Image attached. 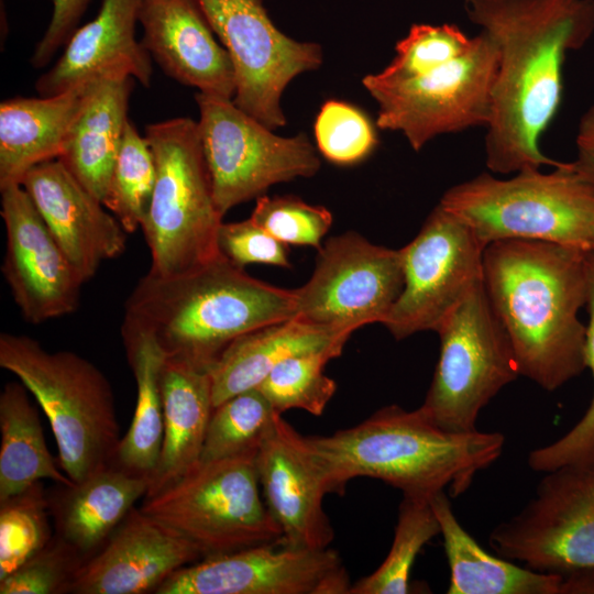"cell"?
<instances>
[{"instance_id":"1","label":"cell","mask_w":594,"mask_h":594,"mask_svg":"<svg viewBox=\"0 0 594 594\" xmlns=\"http://www.w3.org/2000/svg\"><path fill=\"white\" fill-rule=\"evenodd\" d=\"M464 10L497 51L487 168L509 174L559 165L541 152L540 139L562 101L568 53L594 34V0H464Z\"/></svg>"},{"instance_id":"2","label":"cell","mask_w":594,"mask_h":594,"mask_svg":"<svg viewBox=\"0 0 594 594\" xmlns=\"http://www.w3.org/2000/svg\"><path fill=\"white\" fill-rule=\"evenodd\" d=\"M531 240H501L483 253V283L520 376L556 391L586 369L588 253Z\"/></svg>"},{"instance_id":"3","label":"cell","mask_w":594,"mask_h":594,"mask_svg":"<svg viewBox=\"0 0 594 594\" xmlns=\"http://www.w3.org/2000/svg\"><path fill=\"white\" fill-rule=\"evenodd\" d=\"M295 315L294 289L256 279L220 254L170 276L148 271L127 299L121 328L150 334L166 356L209 370L239 337Z\"/></svg>"},{"instance_id":"4","label":"cell","mask_w":594,"mask_h":594,"mask_svg":"<svg viewBox=\"0 0 594 594\" xmlns=\"http://www.w3.org/2000/svg\"><path fill=\"white\" fill-rule=\"evenodd\" d=\"M328 479L331 493H343L354 477L377 479L403 495L431 498L448 490L466 492L477 472L501 455V432H453L419 407H382L359 425L331 436L306 437Z\"/></svg>"},{"instance_id":"5","label":"cell","mask_w":594,"mask_h":594,"mask_svg":"<svg viewBox=\"0 0 594 594\" xmlns=\"http://www.w3.org/2000/svg\"><path fill=\"white\" fill-rule=\"evenodd\" d=\"M439 204L484 246L531 240L594 251V178L575 161L550 173L524 168L508 179L482 173L448 189Z\"/></svg>"},{"instance_id":"6","label":"cell","mask_w":594,"mask_h":594,"mask_svg":"<svg viewBox=\"0 0 594 594\" xmlns=\"http://www.w3.org/2000/svg\"><path fill=\"white\" fill-rule=\"evenodd\" d=\"M0 366L29 389L46 415L58 465L80 482L113 462L119 442L114 397L106 375L72 351H48L23 334H0Z\"/></svg>"},{"instance_id":"7","label":"cell","mask_w":594,"mask_h":594,"mask_svg":"<svg viewBox=\"0 0 594 594\" xmlns=\"http://www.w3.org/2000/svg\"><path fill=\"white\" fill-rule=\"evenodd\" d=\"M145 138L155 184L141 230L151 253L150 272L170 276L220 255L223 216L215 201L197 121L175 118L152 123Z\"/></svg>"},{"instance_id":"8","label":"cell","mask_w":594,"mask_h":594,"mask_svg":"<svg viewBox=\"0 0 594 594\" xmlns=\"http://www.w3.org/2000/svg\"><path fill=\"white\" fill-rule=\"evenodd\" d=\"M256 453L199 460L144 496L140 509L194 542L204 558L279 542L282 530L261 496Z\"/></svg>"},{"instance_id":"9","label":"cell","mask_w":594,"mask_h":594,"mask_svg":"<svg viewBox=\"0 0 594 594\" xmlns=\"http://www.w3.org/2000/svg\"><path fill=\"white\" fill-rule=\"evenodd\" d=\"M497 51L481 32L470 52L420 76L386 79L369 74L362 85L378 106L376 127L400 132L420 151L432 139L487 125Z\"/></svg>"},{"instance_id":"10","label":"cell","mask_w":594,"mask_h":594,"mask_svg":"<svg viewBox=\"0 0 594 594\" xmlns=\"http://www.w3.org/2000/svg\"><path fill=\"white\" fill-rule=\"evenodd\" d=\"M440 355L420 408L453 432L476 429L481 410L520 376L512 342L480 284L437 331Z\"/></svg>"},{"instance_id":"11","label":"cell","mask_w":594,"mask_h":594,"mask_svg":"<svg viewBox=\"0 0 594 594\" xmlns=\"http://www.w3.org/2000/svg\"><path fill=\"white\" fill-rule=\"evenodd\" d=\"M195 99L201 147L222 216L273 185L319 170L318 150L306 134L277 135L231 98L198 92Z\"/></svg>"},{"instance_id":"12","label":"cell","mask_w":594,"mask_h":594,"mask_svg":"<svg viewBox=\"0 0 594 594\" xmlns=\"http://www.w3.org/2000/svg\"><path fill=\"white\" fill-rule=\"evenodd\" d=\"M234 70L233 102L275 130L286 124L282 96L302 73L318 69L322 47L283 33L262 0H195Z\"/></svg>"},{"instance_id":"13","label":"cell","mask_w":594,"mask_h":594,"mask_svg":"<svg viewBox=\"0 0 594 594\" xmlns=\"http://www.w3.org/2000/svg\"><path fill=\"white\" fill-rule=\"evenodd\" d=\"M544 473L521 510L493 528L491 547L538 572L594 570V466Z\"/></svg>"},{"instance_id":"14","label":"cell","mask_w":594,"mask_h":594,"mask_svg":"<svg viewBox=\"0 0 594 594\" xmlns=\"http://www.w3.org/2000/svg\"><path fill=\"white\" fill-rule=\"evenodd\" d=\"M485 246L472 229L440 204L416 238L400 249L404 286L384 326L396 340L438 331L483 283Z\"/></svg>"},{"instance_id":"15","label":"cell","mask_w":594,"mask_h":594,"mask_svg":"<svg viewBox=\"0 0 594 594\" xmlns=\"http://www.w3.org/2000/svg\"><path fill=\"white\" fill-rule=\"evenodd\" d=\"M403 286L400 251L349 231L318 250L312 275L294 289V318L352 334L362 326L384 323Z\"/></svg>"},{"instance_id":"16","label":"cell","mask_w":594,"mask_h":594,"mask_svg":"<svg viewBox=\"0 0 594 594\" xmlns=\"http://www.w3.org/2000/svg\"><path fill=\"white\" fill-rule=\"evenodd\" d=\"M351 585L337 551L274 542L205 557L155 594H349Z\"/></svg>"},{"instance_id":"17","label":"cell","mask_w":594,"mask_h":594,"mask_svg":"<svg viewBox=\"0 0 594 594\" xmlns=\"http://www.w3.org/2000/svg\"><path fill=\"white\" fill-rule=\"evenodd\" d=\"M2 274L22 317L37 324L74 312L85 284L21 184L0 188Z\"/></svg>"},{"instance_id":"18","label":"cell","mask_w":594,"mask_h":594,"mask_svg":"<svg viewBox=\"0 0 594 594\" xmlns=\"http://www.w3.org/2000/svg\"><path fill=\"white\" fill-rule=\"evenodd\" d=\"M256 470L264 501L282 530L280 543L326 549L334 531L323 508L331 493L328 479L306 437L282 415L256 453Z\"/></svg>"},{"instance_id":"19","label":"cell","mask_w":594,"mask_h":594,"mask_svg":"<svg viewBox=\"0 0 594 594\" xmlns=\"http://www.w3.org/2000/svg\"><path fill=\"white\" fill-rule=\"evenodd\" d=\"M204 558L189 539L133 507L102 548L79 568L69 594H145Z\"/></svg>"},{"instance_id":"20","label":"cell","mask_w":594,"mask_h":594,"mask_svg":"<svg viewBox=\"0 0 594 594\" xmlns=\"http://www.w3.org/2000/svg\"><path fill=\"white\" fill-rule=\"evenodd\" d=\"M21 185L84 283L124 252L125 229L59 160L36 165Z\"/></svg>"},{"instance_id":"21","label":"cell","mask_w":594,"mask_h":594,"mask_svg":"<svg viewBox=\"0 0 594 594\" xmlns=\"http://www.w3.org/2000/svg\"><path fill=\"white\" fill-rule=\"evenodd\" d=\"M141 44L176 81L201 94L233 98L230 57L195 0H141Z\"/></svg>"},{"instance_id":"22","label":"cell","mask_w":594,"mask_h":594,"mask_svg":"<svg viewBox=\"0 0 594 594\" xmlns=\"http://www.w3.org/2000/svg\"><path fill=\"white\" fill-rule=\"evenodd\" d=\"M140 1L103 0L97 15L73 33L54 66L36 80L38 95L111 76H129L148 87L152 58L135 38Z\"/></svg>"},{"instance_id":"23","label":"cell","mask_w":594,"mask_h":594,"mask_svg":"<svg viewBox=\"0 0 594 594\" xmlns=\"http://www.w3.org/2000/svg\"><path fill=\"white\" fill-rule=\"evenodd\" d=\"M150 483L111 462L73 485L55 484L47 492L54 535L87 561L146 495Z\"/></svg>"},{"instance_id":"24","label":"cell","mask_w":594,"mask_h":594,"mask_svg":"<svg viewBox=\"0 0 594 594\" xmlns=\"http://www.w3.org/2000/svg\"><path fill=\"white\" fill-rule=\"evenodd\" d=\"M134 78L111 76L89 81L59 160L77 180L103 202L129 122Z\"/></svg>"},{"instance_id":"25","label":"cell","mask_w":594,"mask_h":594,"mask_svg":"<svg viewBox=\"0 0 594 594\" xmlns=\"http://www.w3.org/2000/svg\"><path fill=\"white\" fill-rule=\"evenodd\" d=\"M89 82L37 98L0 105V188L21 184L36 165L58 158L88 94Z\"/></svg>"},{"instance_id":"26","label":"cell","mask_w":594,"mask_h":594,"mask_svg":"<svg viewBox=\"0 0 594 594\" xmlns=\"http://www.w3.org/2000/svg\"><path fill=\"white\" fill-rule=\"evenodd\" d=\"M161 388L163 441L146 495L170 484L199 461L213 410L211 376L206 369L166 356Z\"/></svg>"},{"instance_id":"27","label":"cell","mask_w":594,"mask_h":594,"mask_svg":"<svg viewBox=\"0 0 594 594\" xmlns=\"http://www.w3.org/2000/svg\"><path fill=\"white\" fill-rule=\"evenodd\" d=\"M350 336L292 318L239 337L208 370L212 383L213 408L239 393L257 388L285 359L344 346Z\"/></svg>"},{"instance_id":"28","label":"cell","mask_w":594,"mask_h":594,"mask_svg":"<svg viewBox=\"0 0 594 594\" xmlns=\"http://www.w3.org/2000/svg\"><path fill=\"white\" fill-rule=\"evenodd\" d=\"M446 491L430 498L450 568L448 594H562L563 576L486 552L461 526Z\"/></svg>"},{"instance_id":"29","label":"cell","mask_w":594,"mask_h":594,"mask_svg":"<svg viewBox=\"0 0 594 594\" xmlns=\"http://www.w3.org/2000/svg\"><path fill=\"white\" fill-rule=\"evenodd\" d=\"M121 336L136 384V404L113 462L151 482L163 441L161 375L166 354L156 340L145 332L121 328Z\"/></svg>"},{"instance_id":"30","label":"cell","mask_w":594,"mask_h":594,"mask_svg":"<svg viewBox=\"0 0 594 594\" xmlns=\"http://www.w3.org/2000/svg\"><path fill=\"white\" fill-rule=\"evenodd\" d=\"M29 389L9 382L0 394V501L19 494L42 480L73 485L59 470L44 438Z\"/></svg>"},{"instance_id":"31","label":"cell","mask_w":594,"mask_h":594,"mask_svg":"<svg viewBox=\"0 0 594 594\" xmlns=\"http://www.w3.org/2000/svg\"><path fill=\"white\" fill-rule=\"evenodd\" d=\"M387 557L371 574L352 583L349 594H405L422 547L440 534L430 498L403 495Z\"/></svg>"},{"instance_id":"32","label":"cell","mask_w":594,"mask_h":594,"mask_svg":"<svg viewBox=\"0 0 594 594\" xmlns=\"http://www.w3.org/2000/svg\"><path fill=\"white\" fill-rule=\"evenodd\" d=\"M277 415L258 388L228 398L212 410L199 460H218L258 450Z\"/></svg>"},{"instance_id":"33","label":"cell","mask_w":594,"mask_h":594,"mask_svg":"<svg viewBox=\"0 0 594 594\" xmlns=\"http://www.w3.org/2000/svg\"><path fill=\"white\" fill-rule=\"evenodd\" d=\"M343 346L289 356L278 363L258 385L275 411L298 408L321 416L337 391L323 372L326 364L341 355Z\"/></svg>"},{"instance_id":"34","label":"cell","mask_w":594,"mask_h":594,"mask_svg":"<svg viewBox=\"0 0 594 594\" xmlns=\"http://www.w3.org/2000/svg\"><path fill=\"white\" fill-rule=\"evenodd\" d=\"M154 184L155 164L148 141L129 120L102 202L128 233L141 229Z\"/></svg>"},{"instance_id":"35","label":"cell","mask_w":594,"mask_h":594,"mask_svg":"<svg viewBox=\"0 0 594 594\" xmlns=\"http://www.w3.org/2000/svg\"><path fill=\"white\" fill-rule=\"evenodd\" d=\"M47 492L42 481L0 501V579L41 551L53 538Z\"/></svg>"},{"instance_id":"36","label":"cell","mask_w":594,"mask_h":594,"mask_svg":"<svg viewBox=\"0 0 594 594\" xmlns=\"http://www.w3.org/2000/svg\"><path fill=\"white\" fill-rule=\"evenodd\" d=\"M475 36L458 25L413 24L395 46V56L380 73L386 79H406L426 74L470 52Z\"/></svg>"},{"instance_id":"37","label":"cell","mask_w":594,"mask_h":594,"mask_svg":"<svg viewBox=\"0 0 594 594\" xmlns=\"http://www.w3.org/2000/svg\"><path fill=\"white\" fill-rule=\"evenodd\" d=\"M318 152L337 165L364 161L376 148L374 124L359 108L340 100H328L320 108L314 125Z\"/></svg>"},{"instance_id":"38","label":"cell","mask_w":594,"mask_h":594,"mask_svg":"<svg viewBox=\"0 0 594 594\" xmlns=\"http://www.w3.org/2000/svg\"><path fill=\"white\" fill-rule=\"evenodd\" d=\"M588 322L585 333V359L594 378V251L588 253ZM527 462L537 472H549L563 465L594 466V393L581 419L561 438L529 452Z\"/></svg>"},{"instance_id":"39","label":"cell","mask_w":594,"mask_h":594,"mask_svg":"<svg viewBox=\"0 0 594 594\" xmlns=\"http://www.w3.org/2000/svg\"><path fill=\"white\" fill-rule=\"evenodd\" d=\"M250 219L284 244L317 250L333 220L332 213L322 206L309 205L293 196L266 195L256 198Z\"/></svg>"},{"instance_id":"40","label":"cell","mask_w":594,"mask_h":594,"mask_svg":"<svg viewBox=\"0 0 594 594\" xmlns=\"http://www.w3.org/2000/svg\"><path fill=\"white\" fill-rule=\"evenodd\" d=\"M84 560L57 536L12 573L0 579V594H69Z\"/></svg>"},{"instance_id":"41","label":"cell","mask_w":594,"mask_h":594,"mask_svg":"<svg viewBox=\"0 0 594 594\" xmlns=\"http://www.w3.org/2000/svg\"><path fill=\"white\" fill-rule=\"evenodd\" d=\"M218 249L230 263L243 270L249 264L290 266L287 244L276 240L250 218L222 222L218 231Z\"/></svg>"},{"instance_id":"42","label":"cell","mask_w":594,"mask_h":594,"mask_svg":"<svg viewBox=\"0 0 594 594\" xmlns=\"http://www.w3.org/2000/svg\"><path fill=\"white\" fill-rule=\"evenodd\" d=\"M53 12L42 38L31 56V65L42 68L65 46L85 14L91 0H51Z\"/></svg>"},{"instance_id":"43","label":"cell","mask_w":594,"mask_h":594,"mask_svg":"<svg viewBox=\"0 0 594 594\" xmlns=\"http://www.w3.org/2000/svg\"><path fill=\"white\" fill-rule=\"evenodd\" d=\"M575 162L594 178V107L581 117L576 133Z\"/></svg>"}]
</instances>
